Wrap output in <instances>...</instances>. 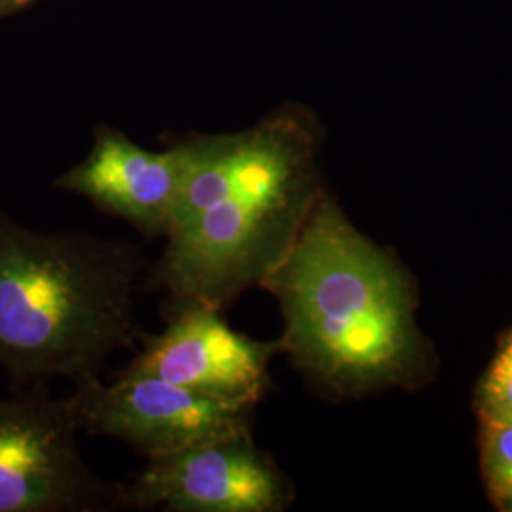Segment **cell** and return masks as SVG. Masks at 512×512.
Here are the masks:
<instances>
[{"label":"cell","mask_w":512,"mask_h":512,"mask_svg":"<svg viewBox=\"0 0 512 512\" xmlns=\"http://www.w3.org/2000/svg\"><path fill=\"white\" fill-rule=\"evenodd\" d=\"M188 141L183 190L143 293L226 311L274 274L325 190L313 169L311 133L293 116Z\"/></svg>","instance_id":"1"},{"label":"cell","mask_w":512,"mask_h":512,"mask_svg":"<svg viewBox=\"0 0 512 512\" xmlns=\"http://www.w3.org/2000/svg\"><path fill=\"white\" fill-rule=\"evenodd\" d=\"M260 289L283 315L281 351L330 399L420 384L427 349L403 268L327 192Z\"/></svg>","instance_id":"2"},{"label":"cell","mask_w":512,"mask_h":512,"mask_svg":"<svg viewBox=\"0 0 512 512\" xmlns=\"http://www.w3.org/2000/svg\"><path fill=\"white\" fill-rule=\"evenodd\" d=\"M148 268L135 241L40 232L0 209V368L12 389L76 384L137 348L135 298Z\"/></svg>","instance_id":"3"},{"label":"cell","mask_w":512,"mask_h":512,"mask_svg":"<svg viewBox=\"0 0 512 512\" xmlns=\"http://www.w3.org/2000/svg\"><path fill=\"white\" fill-rule=\"evenodd\" d=\"M78 433L69 397L46 384L0 397V512L122 511V482L93 471Z\"/></svg>","instance_id":"4"},{"label":"cell","mask_w":512,"mask_h":512,"mask_svg":"<svg viewBox=\"0 0 512 512\" xmlns=\"http://www.w3.org/2000/svg\"><path fill=\"white\" fill-rule=\"evenodd\" d=\"M294 499L291 480L255 442L253 429L147 458L122 482V511L281 512Z\"/></svg>","instance_id":"5"},{"label":"cell","mask_w":512,"mask_h":512,"mask_svg":"<svg viewBox=\"0 0 512 512\" xmlns=\"http://www.w3.org/2000/svg\"><path fill=\"white\" fill-rule=\"evenodd\" d=\"M164 330H141V349L116 376H152L220 403L256 406L268 393L281 340L262 342L232 329L224 311L190 298H167Z\"/></svg>","instance_id":"6"},{"label":"cell","mask_w":512,"mask_h":512,"mask_svg":"<svg viewBox=\"0 0 512 512\" xmlns=\"http://www.w3.org/2000/svg\"><path fill=\"white\" fill-rule=\"evenodd\" d=\"M80 433L122 440L141 456H164L202 440L253 429L256 406L220 403L152 376H92L69 395Z\"/></svg>","instance_id":"7"},{"label":"cell","mask_w":512,"mask_h":512,"mask_svg":"<svg viewBox=\"0 0 512 512\" xmlns=\"http://www.w3.org/2000/svg\"><path fill=\"white\" fill-rule=\"evenodd\" d=\"M190 164L188 137L165 150H147L126 133L97 126L88 156L65 171L54 188L86 198L141 236L165 239Z\"/></svg>","instance_id":"8"},{"label":"cell","mask_w":512,"mask_h":512,"mask_svg":"<svg viewBox=\"0 0 512 512\" xmlns=\"http://www.w3.org/2000/svg\"><path fill=\"white\" fill-rule=\"evenodd\" d=\"M482 420V475L490 497L503 511H512V425Z\"/></svg>","instance_id":"9"},{"label":"cell","mask_w":512,"mask_h":512,"mask_svg":"<svg viewBox=\"0 0 512 512\" xmlns=\"http://www.w3.org/2000/svg\"><path fill=\"white\" fill-rule=\"evenodd\" d=\"M478 403L480 418L499 416L512 408V330L480 384Z\"/></svg>","instance_id":"10"},{"label":"cell","mask_w":512,"mask_h":512,"mask_svg":"<svg viewBox=\"0 0 512 512\" xmlns=\"http://www.w3.org/2000/svg\"><path fill=\"white\" fill-rule=\"evenodd\" d=\"M29 2H33V0H0V16L12 14V12H16L19 8L27 6Z\"/></svg>","instance_id":"11"},{"label":"cell","mask_w":512,"mask_h":512,"mask_svg":"<svg viewBox=\"0 0 512 512\" xmlns=\"http://www.w3.org/2000/svg\"><path fill=\"white\" fill-rule=\"evenodd\" d=\"M492 420H501L512 425V408L507 410V412H503V414H499V416H492Z\"/></svg>","instance_id":"12"}]
</instances>
